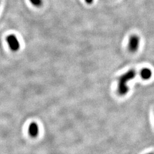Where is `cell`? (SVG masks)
Wrapping results in <instances>:
<instances>
[{
	"label": "cell",
	"instance_id": "7",
	"mask_svg": "<svg viewBox=\"0 0 154 154\" xmlns=\"http://www.w3.org/2000/svg\"><path fill=\"white\" fill-rule=\"evenodd\" d=\"M86 3L88 5H91L93 3L94 0H85Z\"/></svg>",
	"mask_w": 154,
	"mask_h": 154
},
{
	"label": "cell",
	"instance_id": "1",
	"mask_svg": "<svg viewBox=\"0 0 154 154\" xmlns=\"http://www.w3.org/2000/svg\"><path fill=\"white\" fill-rule=\"evenodd\" d=\"M135 75V72L134 70H130L119 78L118 86V93L120 95H125L128 93L129 88L127 85V82L134 78Z\"/></svg>",
	"mask_w": 154,
	"mask_h": 154
},
{
	"label": "cell",
	"instance_id": "4",
	"mask_svg": "<svg viewBox=\"0 0 154 154\" xmlns=\"http://www.w3.org/2000/svg\"><path fill=\"white\" fill-rule=\"evenodd\" d=\"M29 133L32 137H36L39 134V127L36 123H32L28 128Z\"/></svg>",
	"mask_w": 154,
	"mask_h": 154
},
{
	"label": "cell",
	"instance_id": "5",
	"mask_svg": "<svg viewBox=\"0 0 154 154\" xmlns=\"http://www.w3.org/2000/svg\"><path fill=\"white\" fill-rule=\"evenodd\" d=\"M140 75L143 79L147 80L149 79L152 76V72L150 69L145 68V69H143V70L141 71Z\"/></svg>",
	"mask_w": 154,
	"mask_h": 154
},
{
	"label": "cell",
	"instance_id": "3",
	"mask_svg": "<svg viewBox=\"0 0 154 154\" xmlns=\"http://www.w3.org/2000/svg\"><path fill=\"white\" fill-rule=\"evenodd\" d=\"M139 46V38L137 35H132L129 39L128 50L134 53L137 50Z\"/></svg>",
	"mask_w": 154,
	"mask_h": 154
},
{
	"label": "cell",
	"instance_id": "8",
	"mask_svg": "<svg viewBox=\"0 0 154 154\" xmlns=\"http://www.w3.org/2000/svg\"><path fill=\"white\" fill-rule=\"evenodd\" d=\"M154 154V153H153V152H151V153H149V154Z\"/></svg>",
	"mask_w": 154,
	"mask_h": 154
},
{
	"label": "cell",
	"instance_id": "2",
	"mask_svg": "<svg viewBox=\"0 0 154 154\" xmlns=\"http://www.w3.org/2000/svg\"><path fill=\"white\" fill-rule=\"evenodd\" d=\"M6 41L10 49L13 51H17L20 49V44L16 36L14 34L9 35L6 37Z\"/></svg>",
	"mask_w": 154,
	"mask_h": 154
},
{
	"label": "cell",
	"instance_id": "6",
	"mask_svg": "<svg viewBox=\"0 0 154 154\" xmlns=\"http://www.w3.org/2000/svg\"><path fill=\"white\" fill-rule=\"evenodd\" d=\"M31 2V4L33 5L35 7H40L43 4V1L42 0H29Z\"/></svg>",
	"mask_w": 154,
	"mask_h": 154
}]
</instances>
